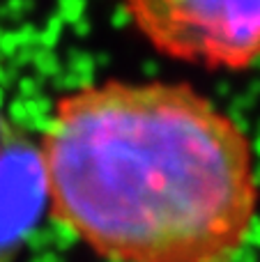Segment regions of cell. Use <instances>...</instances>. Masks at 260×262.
Returning <instances> with one entry per match:
<instances>
[{"label":"cell","instance_id":"3957f363","mask_svg":"<svg viewBox=\"0 0 260 262\" xmlns=\"http://www.w3.org/2000/svg\"><path fill=\"white\" fill-rule=\"evenodd\" d=\"M46 212V191L37 143L0 113V262H16Z\"/></svg>","mask_w":260,"mask_h":262},{"label":"cell","instance_id":"6da1fadb","mask_svg":"<svg viewBox=\"0 0 260 262\" xmlns=\"http://www.w3.org/2000/svg\"><path fill=\"white\" fill-rule=\"evenodd\" d=\"M37 149L46 212L106 262H233L251 237V138L187 83L74 88Z\"/></svg>","mask_w":260,"mask_h":262},{"label":"cell","instance_id":"7a4b0ae2","mask_svg":"<svg viewBox=\"0 0 260 262\" xmlns=\"http://www.w3.org/2000/svg\"><path fill=\"white\" fill-rule=\"evenodd\" d=\"M161 55L203 69L260 62V0H120Z\"/></svg>","mask_w":260,"mask_h":262}]
</instances>
